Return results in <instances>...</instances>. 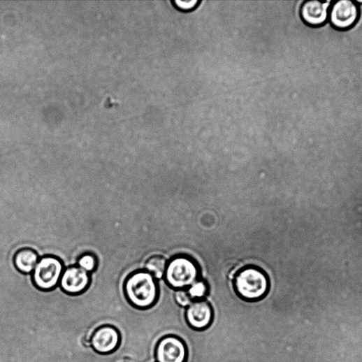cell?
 Segmentation results:
<instances>
[{
	"label": "cell",
	"instance_id": "15",
	"mask_svg": "<svg viewBox=\"0 0 362 362\" xmlns=\"http://www.w3.org/2000/svg\"><path fill=\"white\" fill-rule=\"evenodd\" d=\"M175 299L176 303L183 307H188L192 303L193 299L189 294L188 291L184 289H179L175 293Z\"/></svg>",
	"mask_w": 362,
	"mask_h": 362
},
{
	"label": "cell",
	"instance_id": "16",
	"mask_svg": "<svg viewBox=\"0 0 362 362\" xmlns=\"http://www.w3.org/2000/svg\"><path fill=\"white\" fill-rule=\"evenodd\" d=\"M200 3L198 0H191V1H182V0H175L173 2L175 7L182 11H190L194 10Z\"/></svg>",
	"mask_w": 362,
	"mask_h": 362
},
{
	"label": "cell",
	"instance_id": "14",
	"mask_svg": "<svg viewBox=\"0 0 362 362\" xmlns=\"http://www.w3.org/2000/svg\"><path fill=\"white\" fill-rule=\"evenodd\" d=\"M78 265L79 267L89 273L96 270L97 259L95 256L92 254H85L79 259Z\"/></svg>",
	"mask_w": 362,
	"mask_h": 362
},
{
	"label": "cell",
	"instance_id": "2",
	"mask_svg": "<svg viewBox=\"0 0 362 362\" xmlns=\"http://www.w3.org/2000/svg\"><path fill=\"white\" fill-rule=\"evenodd\" d=\"M233 287L240 298L248 301H256L268 294L270 281L262 269L249 266L236 272Z\"/></svg>",
	"mask_w": 362,
	"mask_h": 362
},
{
	"label": "cell",
	"instance_id": "11",
	"mask_svg": "<svg viewBox=\"0 0 362 362\" xmlns=\"http://www.w3.org/2000/svg\"><path fill=\"white\" fill-rule=\"evenodd\" d=\"M38 261L39 257L37 252L30 248L19 250L14 257L16 268L22 273H32Z\"/></svg>",
	"mask_w": 362,
	"mask_h": 362
},
{
	"label": "cell",
	"instance_id": "4",
	"mask_svg": "<svg viewBox=\"0 0 362 362\" xmlns=\"http://www.w3.org/2000/svg\"><path fill=\"white\" fill-rule=\"evenodd\" d=\"M64 271L61 260L47 256L39 259L33 271V282L41 291H49L56 288Z\"/></svg>",
	"mask_w": 362,
	"mask_h": 362
},
{
	"label": "cell",
	"instance_id": "5",
	"mask_svg": "<svg viewBox=\"0 0 362 362\" xmlns=\"http://www.w3.org/2000/svg\"><path fill=\"white\" fill-rule=\"evenodd\" d=\"M329 10L331 23L339 30L351 29L359 19V6L352 0H339L333 2Z\"/></svg>",
	"mask_w": 362,
	"mask_h": 362
},
{
	"label": "cell",
	"instance_id": "8",
	"mask_svg": "<svg viewBox=\"0 0 362 362\" xmlns=\"http://www.w3.org/2000/svg\"><path fill=\"white\" fill-rule=\"evenodd\" d=\"M213 310L208 301L199 299L193 301L186 311V319L194 329L201 331L208 328L213 321Z\"/></svg>",
	"mask_w": 362,
	"mask_h": 362
},
{
	"label": "cell",
	"instance_id": "6",
	"mask_svg": "<svg viewBox=\"0 0 362 362\" xmlns=\"http://www.w3.org/2000/svg\"><path fill=\"white\" fill-rule=\"evenodd\" d=\"M187 356L185 342L175 335L164 337L159 341L155 349L157 362H186Z\"/></svg>",
	"mask_w": 362,
	"mask_h": 362
},
{
	"label": "cell",
	"instance_id": "7",
	"mask_svg": "<svg viewBox=\"0 0 362 362\" xmlns=\"http://www.w3.org/2000/svg\"><path fill=\"white\" fill-rule=\"evenodd\" d=\"M90 275L79 266L67 268L59 280L60 289L69 295H80L90 286Z\"/></svg>",
	"mask_w": 362,
	"mask_h": 362
},
{
	"label": "cell",
	"instance_id": "9",
	"mask_svg": "<svg viewBox=\"0 0 362 362\" xmlns=\"http://www.w3.org/2000/svg\"><path fill=\"white\" fill-rule=\"evenodd\" d=\"M331 3V2L322 3L319 0H309L301 7V17L308 25L321 26L328 18Z\"/></svg>",
	"mask_w": 362,
	"mask_h": 362
},
{
	"label": "cell",
	"instance_id": "12",
	"mask_svg": "<svg viewBox=\"0 0 362 362\" xmlns=\"http://www.w3.org/2000/svg\"><path fill=\"white\" fill-rule=\"evenodd\" d=\"M167 261L161 256L156 255L150 257L145 263L147 272L152 274L154 278H161L166 272Z\"/></svg>",
	"mask_w": 362,
	"mask_h": 362
},
{
	"label": "cell",
	"instance_id": "13",
	"mask_svg": "<svg viewBox=\"0 0 362 362\" xmlns=\"http://www.w3.org/2000/svg\"><path fill=\"white\" fill-rule=\"evenodd\" d=\"M189 289L188 292L191 297L192 299L196 300L203 299L208 292V284L205 281L201 280L194 283Z\"/></svg>",
	"mask_w": 362,
	"mask_h": 362
},
{
	"label": "cell",
	"instance_id": "10",
	"mask_svg": "<svg viewBox=\"0 0 362 362\" xmlns=\"http://www.w3.org/2000/svg\"><path fill=\"white\" fill-rule=\"evenodd\" d=\"M92 346L100 354L114 352L120 342V334L112 326H102L95 331L91 338Z\"/></svg>",
	"mask_w": 362,
	"mask_h": 362
},
{
	"label": "cell",
	"instance_id": "3",
	"mask_svg": "<svg viewBox=\"0 0 362 362\" xmlns=\"http://www.w3.org/2000/svg\"><path fill=\"white\" fill-rule=\"evenodd\" d=\"M164 275L171 287L178 290L184 289L200 280L201 268L191 256L178 255L168 262Z\"/></svg>",
	"mask_w": 362,
	"mask_h": 362
},
{
	"label": "cell",
	"instance_id": "1",
	"mask_svg": "<svg viewBox=\"0 0 362 362\" xmlns=\"http://www.w3.org/2000/svg\"><path fill=\"white\" fill-rule=\"evenodd\" d=\"M124 291L129 303L138 310H146L152 307L159 298V285L147 270H138L126 280Z\"/></svg>",
	"mask_w": 362,
	"mask_h": 362
}]
</instances>
